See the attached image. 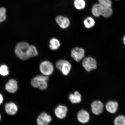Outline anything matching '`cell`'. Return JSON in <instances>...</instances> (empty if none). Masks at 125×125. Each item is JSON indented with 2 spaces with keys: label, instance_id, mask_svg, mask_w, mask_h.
I'll list each match as a JSON object with an SVG mask.
<instances>
[{
  "label": "cell",
  "instance_id": "18",
  "mask_svg": "<svg viewBox=\"0 0 125 125\" xmlns=\"http://www.w3.org/2000/svg\"><path fill=\"white\" fill-rule=\"evenodd\" d=\"M83 23L85 27L87 29H89L94 27L96 22L93 17H88L84 20Z\"/></svg>",
  "mask_w": 125,
  "mask_h": 125
},
{
  "label": "cell",
  "instance_id": "10",
  "mask_svg": "<svg viewBox=\"0 0 125 125\" xmlns=\"http://www.w3.org/2000/svg\"><path fill=\"white\" fill-rule=\"evenodd\" d=\"M90 118L89 113L85 110H81L77 114V119L81 123L85 124L88 123L89 121Z\"/></svg>",
  "mask_w": 125,
  "mask_h": 125
},
{
  "label": "cell",
  "instance_id": "6",
  "mask_svg": "<svg viewBox=\"0 0 125 125\" xmlns=\"http://www.w3.org/2000/svg\"><path fill=\"white\" fill-rule=\"evenodd\" d=\"M85 54V51L83 48L76 47L72 49L71 55L75 61L79 62L84 59Z\"/></svg>",
  "mask_w": 125,
  "mask_h": 125
},
{
  "label": "cell",
  "instance_id": "16",
  "mask_svg": "<svg viewBox=\"0 0 125 125\" xmlns=\"http://www.w3.org/2000/svg\"><path fill=\"white\" fill-rule=\"evenodd\" d=\"M102 6L98 3L94 5L91 9V12L94 16L98 18L101 16Z\"/></svg>",
  "mask_w": 125,
  "mask_h": 125
},
{
  "label": "cell",
  "instance_id": "1",
  "mask_svg": "<svg viewBox=\"0 0 125 125\" xmlns=\"http://www.w3.org/2000/svg\"><path fill=\"white\" fill-rule=\"evenodd\" d=\"M30 45L27 42H20L17 44L15 48V53L19 58L25 61L30 59L29 51Z\"/></svg>",
  "mask_w": 125,
  "mask_h": 125
},
{
  "label": "cell",
  "instance_id": "15",
  "mask_svg": "<svg viewBox=\"0 0 125 125\" xmlns=\"http://www.w3.org/2000/svg\"><path fill=\"white\" fill-rule=\"evenodd\" d=\"M69 98L70 102L73 104H78L82 101V95L77 91H75L74 94H70Z\"/></svg>",
  "mask_w": 125,
  "mask_h": 125
},
{
  "label": "cell",
  "instance_id": "3",
  "mask_svg": "<svg viewBox=\"0 0 125 125\" xmlns=\"http://www.w3.org/2000/svg\"><path fill=\"white\" fill-rule=\"evenodd\" d=\"M55 66L57 69L65 76L69 74L72 68L71 64L69 62L62 59L56 62Z\"/></svg>",
  "mask_w": 125,
  "mask_h": 125
},
{
  "label": "cell",
  "instance_id": "22",
  "mask_svg": "<svg viewBox=\"0 0 125 125\" xmlns=\"http://www.w3.org/2000/svg\"><path fill=\"white\" fill-rule=\"evenodd\" d=\"M114 123L115 125H125V116L122 115L117 116L114 120Z\"/></svg>",
  "mask_w": 125,
  "mask_h": 125
},
{
  "label": "cell",
  "instance_id": "7",
  "mask_svg": "<svg viewBox=\"0 0 125 125\" xmlns=\"http://www.w3.org/2000/svg\"><path fill=\"white\" fill-rule=\"evenodd\" d=\"M93 113L98 115L102 113L104 110V106L103 103L99 100H96L92 103L91 105Z\"/></svg>",
  "mask_w": 125,
  "mask_h": 125
},
{
  "label": "cell",
  "instance_id": "20",
  "mask_svg": "<svg viewBox=\"0 0 125 125\" xmlns=\"http://www.w3.org/2000/svg\"><path fill=\"white\" fill-rule=\"evenodd\" d=\"M74 4L75 8L78 10H83L86 7V3L85 0H74Z\"/></svg>",
  "mask_w": 125,
  "mask_h": 125
},
{
  "label": "cell",
  "instance_id": "13",
  "mask_svg": "<svg viewBox=\"0 0 125 125\" xmlns=\"http://www.w3.org/2000/svg\"><path fill=\"white\" fill-rule=\"evenodd\" d=\"M105 107L106 110L108 112L113 114L116 113L118 110V104L116 101H111L106 103Z\"/></svg>",
  "mask_w": 125,
  "mask_h": 125
},
{
  "label": "cell",
  "instance_id": "28",
  "mask_svg": "<svg viewBox=\"0 0 125 125\" xmlns=\"http://www.w3.org/2000/svg\"><path fill=\"white\" fill-rule=\"evenodd\" d=\"M1 119V116L0 115V121Z\"/></svg>",
  "mask_w": 125,
  "mask_h": 125
},
{
  "label": "cell",
  "instance_id": "5",
  "mask_svg": "<svg viewBox=\"0 0 125 125\" xmlns=\"http://www.w3.org/2000/svg\"><path fill=\"white\" fill-rule=\"evenodd\" d=\"M40 71L42 74L45 76H50L53 72L54 67L52 64L49 61H43L40 63Z\"/></svg>",
  "mask_w": 125,
  "mask_h": 125
},
{
  "label": "cell",
  "instance_id": "21",
  "mask_svg": "<svg viewBox=\"0 0 125 125\" xmlns=\"http://www.w3.org/2000/svg\"><path fill=\"white\" fill-rule=\"evenodd\" d=\"M38 55V51L36 47L33 45H30L29 51V56L30 59L37 57Z\"/></svg>",
  "mask_w": 125,
  "mask_h": 125
},
{
  "label": "cell",
  "instance_id": "12",
  "mask_svg": "<svg viewBox=\"0 0 125 125\" xmlns=\"http://www.w3.org/2000/svg\"><path fill=\"white\" fill-rule=\"evenodd\" d=\"M18 83L15 79H10L5 85L6 90L10 93H15L18 90Z\"/></svg>",
  "mask_w": 125,
  "mask_h": 125
},
{
  "label": "cell",
  "instance_id": "4",
  "mask_svg": "<svg viewBox=\"0 0 125 125\" xmlns=\"http://www.w3.org/2000/svg\"><path fill=\"white\" fill-rule=\"evenodd\" d=\"M82 65L86 71L90 72L97 68V62L93 57L89 56L83 59Z\"/></svg>",
  "mask_w": 125,
  "mask_h": 125
},
{
  "label": "cell",
  "instance_id": "14",
  "mask_svg": "<svg viewBox=\"0 0 125 125\" xmlns=\"http://www.w3.org/2000/svg\"><path fill=\"white\" fill-rule=\"evenodd\" d=\"M18 107L14 103H8L5 106V110L6 113L9 115H13L16 113L18 111Z\"/></svg>",
  "mask_w": 125,
  "mask_h": 125
},
{
  "label": "cell",
  "instance_id": "26",
  "mask_svg": "<svg viewBox=\"0 0 125 125\" xmlns=\"http://www.w3.org/2000/svg\"><path fill=\"white\" fill-rule=\"evenodd\" d=\"M3 100V97L2 95L0 94V105L2 104Z\"/></svg>",
  "mask_w": 125,
  "mask_h": 125
},
{
  "label": "cell",
  "instance_id": "23",
  "mask_svg": "<svg viewBox=\"0 0 125 125\" xmlns=\"http://www.w3.org/2000/svg\"><path fill=\"white\" fill-rule=\"evenodd\" d=\"M98 3L103 7H112V2L111 0H97Z\"/></svg>",
  "mask_w": 125,
  "mask_h": 125
},
{
  "label": "cell",
  "instance_id": "9",
  "mask_svg": "<svg viewBox=\"0 0 125 125\" xmlns=\"http://www.w3.org/2000/svg\"><path fill=\"white\" fill-rule=\"evenodd\" d=\"M56 21L59 26L62 29H66L70 26V20L67 17L59 15L56 17Z\"/></svg>",
  "mask_w": 125,
  "mask_h": 125
},
{
  "label": "cell",
  "instance_id": "27",
  "mask_svg": "<svg viewBox=\"0 0 125 125\" xmlns=\"http://www.w3.org/2000/svg\"><path fill=\"white\" fill-rule=\"evenodd\" d=\"M123 42L125 46V35L123 37Z\"/></svg>",
  "mask_w": 125,
  "mask_h": 125
},
{
  "label": "cell",
  "instance_id": "25",
  "mask_svg": "<svg viewBox=\"0 0 125 125\" xmlns=\"http://www.w3.org/2000/svg\"><path fill=\"white\" fill-rule=\"evenodd\" d=\"M6 10L4 7H0V23L2 22L6 19Z\"/></svg>",
  "mask_w": 125,
  "mask_h": 125
},
{
  "label": "cell",
  "instance_id": "8",
  "mask_svg": "<svg viewBox=\"0 0 125 125\" xmlns=\"http://www.w3.org/2000/svg\"><path fill=\"white\" fill-rule=\"evenodd\" d=\"M52 120L51 116L46 113L43 112L41 114L37 120V124L39 125H48Z\"/></svg>",
  "mask_w": 125,
  "mask_h": 125
},
{
  "label": "cell",
  "instance_id": "24",
  "mask_svg": "<svg viewBox=\"0 0 125 125\" xmlns=\"http://www.w3.org/2000/svg\"><path fill=\"white\" fill-rule=\"evenodd\" d=\"M9 74L8 68L5 65H2L0 66V74L1 76H7Z\"/></svg>",
  "mask_w": 125,
  "mask_h": 125
},
{
  "label": "cell",
  "instance_id": "17",
  "mask_svg": "<svg viewBox=\"0 0 125 125\" xmlns=\"http://www.w3.org/2000/svg\"><path fill=\"white\" fill-rule=\"evenodd\" d=\"M112 7H103L102 8L101 16L105 18H109L111 17L113 14Z\"/></svg>",
  "mask_w": 125,
  "mask_h": 125
},
{
  "label": "cell",
  "instance_id": "29",
  "mask_svg": "<svg viewBox=\"0 0 125 125\" xmlns=\"http://www.w3.org/2000/svg\"><path fill=\"white\" fill-rule=\"evenodd\" d=\"M115 0V1H118V0Z\"/></svg>",
  "mask_w": 125,
  "mask_h": 125
},
{
  "label": "cell",
  "instance_id": "11",
  "mask_svg": "<svg viewBox=\"0 0 125 125\" xmlns=\"http://www.w3.org/2000/svg\"><path fill=\"white\" fill-rule=\"evenodd\" d=\"M68 111L66 106L59 105L55 109L54 113L57 118L62 119L66 116Z\"/></svg>",
  "mask_w": 125,
  "mask_h": 125
},
{
  "label": "cell",
  "instance_id": "2",
  "mask_svg": "<svg viewBox=\"0 0 125 125\" xmlns=\"http://www.w3.org/2000/svg\"><path fill=\"white\" fill-rule=\"evenodd\" d=\"M49 79L48 76L39 75L31 80V84L35 88H39L41 90H45L47 88V82Z\"/></svg>",
  "mask_w": 125,
  "mask_h": 125
},
{
  "label": "cell",
  "instance_id": "19",
  "mask_svg": "<svg viewBox=\"0 0 125 125\" xmlns=\"http://www.w3.org/2000/svg\"><path fill=\"white\" fill-rule=\"evenodd\" d=\"M49 47L52 50H56L60 47V42L58 40L55 38L51 39L50 41Z\"/></svg>",
  "mask_w": 125,
  "mask_h": 125
}]
</instances>
